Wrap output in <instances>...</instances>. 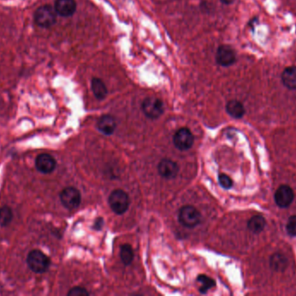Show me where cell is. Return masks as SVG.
<instances>
[{
  "label": "cell",
  "instance_id": "15",
  "mask_svg": "<svg viewBox=\"0 0 296 296\" xmlns=\"http://www.w3.org/2000/svg\"><path fill=\"white\" fill-rule=\"evenodd\" d=\"M271 268L276 272H284L288 266V258L282 253H276L270 257V260Z\"/></svg>",
  "mask_w": 296,
  "mask_h": 296
},
{
  "label": "cell",
  "instance_id": "9",
  "mask_svg": "<svg viewBox=\"0 0 296 296\" xmlns=\"http://www.w3.org/2000/svg\"><path fill=\"white\" fill-rule=\"evenodd\" d=\"M236 60V56L235 51L232 49L230 46H221L216 50V62L218 65L224 67H228L234 65Z\"/></svg>",
  "mask_w": 296,
  "mask_h": 296
},
{
  "label": "cell",
  "instance_id": "1",
  "mask_svg": "<svg viewBox=\"0 0 296 296\" xmlns=\"http://www.w3.org/2000/svg\"><path fill=\"white\" fill-rule=\"evenodd\" d=\"M27 265L34 273H46L50 266V259L42 251L33 249L27 255Z\"/></svg>",
  "mask_w": 296,
  "mask_h": 296
},
{
  "label": "cell",
  "instance_id": "14",
  "mask_svg": "<svg viewBox=\"0 0 296 296\" xmlns=\"http://www.w3.org/2000/svg\"><path fill=\"white\" fill-rule=\"evenodd\" d=\"M284 86L290 90H296V66H290L282 74Z\"/></svg>",
  "mask_w": 296,
  "mask_h": 296
},
{
  "label": "cell",
  "instance_id": "4",
  "mask_svg": "<svg viewBox=\"0 0 296 296\" xmlns=\"http://www.w3.org/2000/svg\"><path fill=\"white\" fill-rule=\"evenodd\" d=\"M178 221L186 228H194L201 221V214L194 206H184L180 210Z\"/></svg>",
  "mask_w": 296,
  "mask_h": 296
},
{
  "label": "cell",
  "instance_id": "10",
  "mask_svg": "<svg viewBox=\"0 0 296 296\" xmlns=\"http://www.w3.org/2000/svg\"><path fill=\"white\" fill-rule=\"evenodd\" d=\"M36 169L42 174H50L55 170L56 161L47 153L40 154L35 160Z\"/></svg>",
  "mask_w": 296,
  "mask_h": 296
},
{
  "label": "cell",
  "instance_id": "11",
  "mask_svg": "<svg viewBox=\"0 0 296 296\" xmlns=\"http://www.w3.org/2000/svg\"><path fill=\"white\" fill-rule=\"evenodd\" d=\"M158 173L163 178L166 179H174L178 174L180 168L177 163L170 159L161 160L158 163Z\"/></svg>",
  "mask_w": 296,
  "mask_h": 296
},
{
  "label": "cell",
  "instance_id": "5",
  "mask_svg": "<svg viewBox=\"0 0 296 296\" xmlns=\"http://www.w3.org/2000/svg\"><path fill=\"white\" fill-rule=\"evenodd\" d=\"M143 113L151 119H157L164 113V107L163 102L156 98H146L142 104Z\"/></svg>",
  "mask_w": 296,
  "mask_h": 296
},
{
  "label": "cell",
  "instance_id": "17",
  "mask_svg": "<svg viewBox=\"0 0 296 296\" xmlns=\"http://www.w3.org/2000/svg\"><path fill=\"white\" fill-rule=\"evenodd\" d=\"M91 88H92L94 97L97 99L103 100L104 98H106V95H108V89H106L105 84L100 78H94L91 80Z\"/></svg>",
  "mask_w": 296,
  "mask_h": 296
},
{
  "label": "cell",
  "instance_id": "18",
  "mask_svg": "<svg viewBox=\"0 0 296 296\" xmlns=\"http://www.w3.org/2000/svg\"><path fill=\"white\" fill-rule=\"evenodd\" d=\"M266 227V220L262 215H254L248 221V228L253 234H260Z\"/></svg>",
  "mask_w": 296,
  "mask_h": 296
},
{
  "label": "cell",
  "instance_id": "21",
  "mask_svg": "<svg viewBox=\"0 0 296 296\" xmlns=\"http://www.w3.org/2000/svg\"><path fill=\"white\" fill-rule=\"evenodd\" d=\"M198 281L201 284L200 289L201 293H206L210 288L215 286V280L204 274H200V276L198 277Z\"/></svg>",
  "mask_w": 296,
  "mask_h": 296
},
{
  "label": "cell",
  "instance_id": "26",
  "mask_svg": "<svg viewBox=\"0 0 296 296\" xmlns=\"http://www.w3.org/2000/svg\"><path fill=\"white\" fill-rule=\"evenodd\" d=\"M220 1L224 5H232V3H234L235 0H220Z\"/></svg>",
  "mask_w": 296,
  "mask_h": 296
},
{
  "label": "cell",
  "instance_id": "2",
  "mask_svg": "<svg viewBox=\"0 0 296 296\" xmlns=\"http://www.w3.org/2000/svg\"><path fill=\"white\" fill-rule=\"evenodd\" d=\"M56 16L58 13L56 12L55 8L50 6H42L39 7L36 11L34 14V20L38 26L42 28H48L55 25L56 22Z\"/></svg>",
  "mask_w": 296,
  "mask_h": 296
},
{
  "label": "cell",
  "instance_id": "22",
  "mask_svg": "<svg viewBox=\"0 0 296 296\" xmlns=\"http://www.w3.org/2000/svg\"><path fill=\"white\" fill-rule=\"evenodd\" d=\"M286 229L290 236H296V215H292L288 218Z\"/></svg>",
  "mask_w": 296,
  "mask_h": 296
},
{
  "label": "cell",
  "instance_id": "7",
  "mask_svg": "<svg viewBox=\"0 0 296 296\" xmlns=\"http://www.w3.org/2000/svg\"><path fill=\"white\" fill-rule=\"evenodd\" d=\"M174 143L177 149L182 151L190 150L194 146V134L187 128H181L174 134Z\"/></svg>",
  "mask_w": 296,
  "mask_h": 296
},
{
  "label": "cell",
  "instance_id": "12",
  "mask_svg": "<svg viewBox=\"0 0 296 296\" xmlns=\"http://www.w3.org/2000/svg\"><path fill=\"white\" fill-rule=\"evenodd\" d=\"M55 10L59 16L68 18L76 11V0H56Z\"/></svg>",
  "mask_w": 296,
  "mask_h": 296
},
{
  "label": "cell",
  "instance_id": "8",
  "mask_svg": "<svg viewBox=\"0 0 296 296\" xmlns=\"http://www.w3.org/2000/svg\"><path fill=\"white\" fill-rule=\"evenodd\" d=\"M294 199V193L291 187L282 185L274 193V202L280 208H288Z\"/></svg>",
  "mask_w": 296,
  "mask_h": 296
},
{
  "label": "cell",
  "instance_id": "13",
  "mask_svg": "<svg viewBox=\"0 0 296 296\" xmlns=\"http://www.w3.org/2000/svg\"><path fill=\"white\" fill-rule=\"evenodd\" d=\"M97 127L102 133L106 135V136H110L116 130V120L113 117H111L110 115H104L98 121Z\"/></svg>",
  "mask_w": 296,
  "mask_h": 296
},
{
  "label": "cell",
  "instance_id": "6",
  "mask_svg": "<svg viewBox=\"0 0 296 296\" xmlns=\"http://www.w3.org/2000/svg\"><path fill=\"white\" fill-rule=\"evenodd\" d=\"M60 200L62 204L68 209H74L80 205V193L78 189L73 187H67L60 193Z\"/></svg>",
  "mask_w": 296,
  "mask_h": 296
},
{
  "label": "cell",
  "instance_id": "24",
  "mask_svg": "<svg viewBox=\"0 0 296 296\" xmlns=\"http://www.w3.org/2000/svg\"><path fill=\"white\" fill-rule=\"evenodd\" d=\"M90 293L88 292L87 290L80 286H74L73 288H71L68 291V296H86L88 295Z\"/></svg>",
  "mask_w": 296,
  "mask_h": 296
},
{
  "label": "cell",
  "instance_id": "19",
  "mask_svg": "<svg viewBox=\"0 0 296 296\" xmlns=\"http://www.w3.org/2000/svg\"><path fill=\"white\" fill-rule=\"evenodd\" d=\"M13 218V213L12 208L8 206H4L0 208V226L6 227L10 224Z\"/></svg>",
  "mask_w": 296,
  "mask_h": 296
},
{
  "label": "cell",
  "instance_id": "23",
  "mask_svg": "<svg viewBox=\"0 0 296 296\" xmlns=\"http://www.w3.org/2000/svg\"><path fill=\"white\" fill-rule=\"evenodd\" d=\"M219 184L222 188L226 189H230L233 185V182L230 176L226 174H220L218 176Z\"/></svg>",
  "mask_w": 296,
  "mask_h": 296
},
{
  "label": "cell",
  "instance_id": "16",
  "mask_svg": "<svg viewBox=\"0 0 296 296\" xmlns=\"http://www.w3.org/2000/svg\"><path fill=\"white\" fill-rule=\"evenodd\" d=\"M226 111L230 117L234 118H242L245 114V109L244 104L238 100H232L226 104Z\"/></svg>",
  "mask_w": 296,
  "mask_h": 296
},
{
  "label": "cell",
  "instance_id": "25",
  "mask_svg": "<svg viewBox=\"0 0 296 296\" xmlns=\"http://www.w3.org/2000/svg\"><path fill=\"white\" fill-rule=\"evenodd\" d=\"M102 219H97L96 221V223H94V228H97V229H100L102 227Z\"/></svg>",
  "mask_w": 296,
  "mask_h": 296
},
{
  "label": "cell",
  "instance_id": "20",
  "mask_svg": "<svg viewBox=\"0 0 296 296\" xmlns=\"http://www.w3.org/2000/svg\"><path fill=\"white\" fill-rule=\"evenodd\" d=\"M120 259L125 265H129L134 260V251L129 244H124L120 247Z\"/></svg>",
  "mask_w": 296,
  "mask_h": 296
},
{
  "label": "cell",
  "instance_id": "3",
  "mask_svg": "<svg viewBox=\"0 0 296 296\" xmlns=\"http://www.w3.org/2000/svg\"><path fill=\"white\" fill-rule=\"evenodd\" d=\"M110 208L117 215H123L130 204L129 196L122 189H116L111 193L108 198Z\"/></svg>",
  "mask_w": 296,
  "mask_h": 296
}]
</instances>
